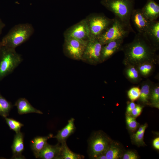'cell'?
I'll list each match as a JSON object with an SVG mask.
<instances>
[{"label":"cell","instance_id":"1","mask_svg":"<svg viewBox=\"0 0 159 159\" xmlns=\"http://www.w3.org/2000/svg\"><path fill=\"white\" fill-rule=\"evenodd\" d=\"M120 51L124 54L122 63L125 66L131 65L136 67L146 62L155 65L159 64L157 50L144 33L136 34L132 42L122 45Z\"/></svg>","mask_w":159,"mask_h":159},{"label":"cell","instance_id":"2","mask_svg":"<svg viewBox=\"0 0 159 159\" xmlns=\"http://www.w3.org/2000/svg\"><path fill=\"white\" fill-rule=\"evenodd\" d=\"M33 27L29 23L19 24L14 26L2 39V46L15 49L27 41L33 34Z\"/></svg>","mask_w":159,"mask_h":159},{"label":"cell","instance_id":"3","mask_svg":"<svg viewBox=\"0 0 159 159\" xmlns=\"http://www.w3.org/2000/svg\"><path fill=\"white\" fill-rule=\"evenodd\" d=\"M101 4L126 25L132 28L130 20L135 0H101Z\"/></svg>","mask_w":159,"mask_h":159},{"label":"cell","instance_id":"4","mask_svg":"<svg viewBox=\"0 0 159 159\" xmlns=\"http://www.w3.org/2000/svg\"><path fill=\"white\" fill-rule=\"evenodd\" d=\"M22 59L15 49L2 46L0 52V81L11 73Z\"/></svg>","mask_w":159,"mask_h":159},{"label":"cell","instance_id":"5","mask_svg":"<svg viewBox=\"0 0 159 159\" xmlns=\"http://www.w3.org/2000/svg\"><path fill=\"white\" fill-rule=\"evenodd\" d=\"M135 33L130 28L116 16L111 26L97 39L102 45L112 41L124 39L130 32Z\"/></svg>","mask_w":159,"mask_h":159},{"label":"cell","instance_id":"6","mask_svg":"<svg viewBox=\"0 0 159 159\" xmlns=\"http://www.w3.org/2000/svg\"><path fill=\"white\" fill-rule=\"evenodd\" d=\"M89 27L90 37L98 38L111 26L114 18L110 19L103 14H91L86 18Z\"/></svg>","mask_w":159,"mask_h":159},{"label":"cell","instance_id":"7","mask_svg":"<svg viewBox=\"0 0 159 159\" xmlns=\"http://www.w3.org/2000/svg\"><path fill=\"white\" fill-rule=\"evenodd\" d=\"M102 45L97 38L90 37L81 60L93 65L101 63V51Z\"/></svg>","mask_w":159,"mask_h":159},{"label":"cell","instance_id":"8","mask_svg":"<svg viewBox=\"0 0 159 159\" xmlns=\"http://www.w3.org/2000/svg\"><path fill=\"white\" fill-rule=\"evenodd\" d=\"M88 41L73 38H64L63 45L64 54L72 59L81 60Z\"/></svg>","mask_w":159,"mask_h":159},{"label":"cell","instance_id":"9","mask_svg":"<svg viewBox=\"0 0 159 159\" xmlns=\"http://www.w3.org/2000/svg\"><path fill=\"white\" fill-rule=\"evenodd\" d=\"M64 38H73L88 41L90 38L89 27L86 19L72 26L64 32Z\"/></svg>","mask_w":159,"mask_h":159},{"label":"cell","instance_id":"10","mask_svg":"<svg viewBox=\"0 0 159 159\" xmlns=\"http://www.w3.org/2000/svg\"><path fill=\"white\" fill-rule=\"evenodd\" d=\"M89 142V153L91 158L96 159L105 154L109 147L107 139L100 133L92 136Z\"/></svg>","mask_w":159,"mask_h":159},{"label":"cell","instance_id":"11","mask_svg":"<svg viewBox=\"0 0 159 159\" xmlns=\"http://www.w3.org/2000/svg\"><path fill=\"white\" fill-rule=\"evenodd\" d=\"M124 39H120L109 42L103 45L101 51V63L107 61L115 54L120 51Z\"/></svg>","mask_w":159,"mask_h":159},{"label":"cell","instance_id":"12","mask_svg":"<svg viewBox=\"0 0 159 159\" xmlns=\"http://www.w3.org/2000/svg\"><path fill=\"white\" fill-rule=\"evenodd\" d=\"M131 19L138 33H145L150 21L146 18L141 9H134L132 14Z\"/></svg>","mask_w":159,"mask_h":159},{"label":"cell","instance_id":"13","mask_svg":"<svg viewBox=\"0 0 159 159\" xmlns=\"http://www.w3.org/2000/svg\"><path fill=\"white\" fill-rule=\"evenodd\" d=\"M153 46L158 51L159 49V21H150L144 33Z\"/></svg>","mask_w":159,"mask_h":159},{"label":"cell","instance_id":"14","mask_svg":"<svg viewBox=\"0 0 159 159\" xmlns=\"http://www.w3.org/2000/svg\"><path fill=\"white\" fill-rule=\"evenodd\" d=\"M147 0L141 11L149 21L156 20L159 16V5L154 0Z\"/></svg>","mask_w":159,"mask_h":159},{"label":"cell","instance_id":"15","mask_svg":"<svg viewBox=\"0 0 159 159\" xmlns=\"http://www.w3.org/2000/svg\"><path fill=\"white\" fill-rule=\"evenodd\" d=\"M61 143H58L54 145L48 143L39 154L37 158L44 159H60Z\"/></svg>","mask_w":159,"mask_h":159},{"label":"cell","instance_id":"16","mask_svg":"<svg viewBox=\"0 0 159 159\" xmlns=\"http://www.w3.org/2000/svg\"><path fill=\"white\" fill-rule=\"evenodd\" d=\"M11 148L13 159H24L22 155L24 149V134L20 132L15 135Z\"/></svg>","mask_w":159,"mask_h":159},{"label":"cell","instance_id":"17","mask_svg":"<svg viewBox=\"0 0 159 159\" xmlns=\"http://www.w3.org/2000/svg\"><path fill=\"white\" fill-rule=\"evenodd\" d=\"M74 120L73 118L69 120L66 125L59 131L57 135L53 136L52 138H56L60 143L66 141L67 138L75 131L76 127L74 123Z\"/></svg>","mask_w":159,"mask_h":159},{"label":"cell","instance_id":"18","mask_svg":"<svg viewBox=\"0 0 159 159\" xmlns=\"http://www.w3.org/2000/svg\"><path fill=\"white\" fill-rule=\"evenodd\" d=\"M53 136L52 134L46 136H37L31 140V148L36 158H37L39 154L47 144L48 139L52 138Z\"/></svg>","mask_w":159,"mask_h":159},{"label":"cell","instance_id":"19","mask_svg":"<svg viewBox=\"0 0 159 159\" xmlns=\"http://www.w3.org/2000/svg\"><path fill=\"white\" fill-rule=\"evenodd\" d=\"M14 105L16 107L18 113L20 115L31 113L43 114L40 110L34 108L25 98H21L18 99Z\"/></svg>","mask_w":159,"mask_h":159},{"label":"cell","instance_id":"20","mask_svg":"<svg viewBox=\"0 0 159 159\" xmlns=\"http://www.w3.org/2000/svg\"><path fill=\"white\" fill-rule=\"evenodd\" d=\"M123 73L126 79L133 84L138 83L142 79L136 67L133 65L125 66Z\"/></svg>","mask_w":159,"mask_h":159},{"label":"cell","instance_id":"21","mask_svg":"<svg viewBox=\"0 0 159 159\" xmlns=\"http://www.w3.org/2000/svg\"><path fill=\"white\" fill-rule=\"evenodd\" d=\"M153 82L148 79L143 81L141 85L140 101L144 104H149V97L151 88Z\"/></svg>","mask_w":159,"mask_h":159},{"label":"cell","instance_id":"22","mask_svg":"<svg viewBox=\"0 0 159 159\" xmlns=\"http://www.w3.org/2000/svg\"><path fill=\"white\" fill-rule=\"evenodd\" d=\"M60 143V159H82L84 158L83 155L72 151L67 146L66 141Z\"/></svg>","mask_w":159,"mask_h":159},{"label":"cell","instance_id":"23","mask_svg":"<svg viewBox=\"0 0 159 159\" xmlns=\"http://www.w3.org/2000/svg\"><path fill=\"white\" fill-rule=\"evenodd\" d=\"M155 65L150 62H146L138 65L136 67L141 77L146 78L153 73Z\"/></svg>","mask_w":159,"mask_h":159},{"label":"cell","instance_id":"24","mask_svg":"<svg viewBox=\"0 0 159 159\" xmlns=\"http://www.w3.org/2000/svg\"><path fill=\"white\" fill-rule=\"evenodd\" d=\"M149 100V104L159 107V84L153 83L151 90Z\"/></svg>","mask_w":159,"mask_h":159},{"label":"cell","instance_id":"25","mask_svg":"<svg viewBox=\"0 0 159 159\" xmlns=\"http://www.w3.org/2000/svg\"><path fill=\"white\" fill-rule=\"evenodd\" d=\"M12 106L11 102L4 97L0 92V115L4 118L6 117Z\"/></svg>","mask_w":159,"mask_h":159},{"label":"cell","instance_id":"26","mask_svg":"<svg viewBox=\"0 0 159 159\" xmlns=\"http://www.w3.org/2000/svg\"><path fill=\"white\" fill-rule=\"evenodd\" d=\"M6 122L10 129L14 131L16 133L20 132V129L24 125L19 122L11 118H5Z\"/></svg>","mask_w":159,"mask_h":159},{"label":"cell","instance_id":"27","mask_svg":"<svg viewBox=\"0 0 159 159\" xmlns=\"http://www.w3.org/2000/svg\"><path fill=\"white\" fill-rule=\"evenodd\" d=\"M120 150L117 147L111 146L109 147L105 154L107 159H117L120 157Z\"/></svg>","mask_w":159,"mask_h":159},{"label":"cell","instance_id":"28","mask_svg":"<svg viewBox=\"0 0 159 159\" xmlns=\"http://www.w3.org/2000/svg\"><path fill=\"white\" fill-rule=\"evenodd\" d=\"M140 94V89L138 87H131L127 91V95L131 101L134 102L139 99Z\"/></svg>","mask_w":159,"mask_h":159},{"label":"cell","instance_id":"29","mask_svg":"<svg viewBox=\"0 0 159 159\" xmlns=\"http://www.w3.org/2000/svg\"><path fill=\"white\" fill-rule=\"evenodd\" d=\"M126 121L128 127L131 130L133 131L136 130L138 126V123L135 118L127 116Z\"/></svg>","mask_w":159,"mask_h":159},{"label":"cell","instance_id":"30","mask_svg":"<svg viewBox=\"0 0 159 159\" xmlns=\"http://www.w3.org/2000/svg\"><path fill=\"white\" fill-rule=\"evenodd\" d=\"M143 107L140 105H136L135 108L129 113L134 117H137L140 114Z\"/></svg>","mask_w":159,"mask_h":159},{"label":"cell","instance_id":"31","mask_svg":"<svg viewBox=\"0 0 159 159\" xmlns=\"http://www.w3.org/2000/svg\"><path fill=\"white\" fill-rule=\"evenodd\" d=\"M145 130H143L139 134H135L134 135V140L136 143H143V139Z\"/></svg>","mask_w":159,"mask_h":159},{"label":"cell","instance_id":"32","mask_svg":"<svg viewBox=\"0 0 159 159\" xmlns=\"http://www.w3.org/2000/svg\"><path fill=\"white\" fill-rule=\"evenodd\" d=\"M123 159H136L138 158L137 155L132 151H128L124 155Z\"/></svg>","mask_w":159,"mask_h":159},{"label":"cell","instance_id":"33","mask_svg":"<svg viewBox=\"0 0 159 159\" xmlns=\"http://www.w3.org/2000/svg\"><path fill=\"white\" fill-rule=\"evenodd\" d=\"M136 105L134 102L131 101L129 102L127 107V112L129 113L135 108Z\"/></svg>","mask_w":159,"mask_h":159},{"label":"cell","instance_id":"34","mask_svg":"<svg viewBox=\"0 0 159 159\" xmlns=\"http://www.w3.org/2000/svg\"><path fill=\"white\" fill-rule=\"evenodd\" d=\"M153 145L154 147L157 149H159V138H155L153 141Z\"/></svg>","mask_w":159,"mask_h":159},{"label":"cell","instance_id":"35","mask_svg":"<svg viewBox=\"0 0 159 159\" xmlns=\"http://www.w3.org/2000/svg\"><path fill=\"white\" fill-rule=\"evenodd\" d=\"M146 127V125H145L140 127L138 130L137 132L135 134H138L141 132L143 130H145Z\"/></svg>","mask_w":159,"mask_h":159},{"label":"cell","instance_id":"36","mask_svg":"<svg viewBox=\"0 0 159 159\" xmlns=\"http://www.w3.org/2000/svg\"><path fill=\"white\" fill-rule=\"evenodd\" d=\"M96 159H107V158L105 155L104 154L98 156Z\"/></svg>","mask_w":159,"mask_h":159},{"label":"cell","instance_id":"37","mask_svg":"<svg viewBox=\"0 0 159 159\" xmlns=\"http://www.w3.org/2000/svg\"><path fill=\"white\" fill-rule=\"evenodd\" d=\"M3 24L1 22V20H0V33L1 32V30L3 27Z\"/></svg>","mask_w":159,"mask_h":159},{"label":"cell","instance_id":"38","mask_svg":"<svg viewBox=\"0 0 159 159\" xmlns=\"http://www.w3.org/2000/svg\"><path fill=\"white\" fill-rule=\"evenodd\" d=\"M1 47H2V46L1 43V42H0V50H1Z\"/></svg>","mask_w":159,"mask_h":159}]
</instances>
